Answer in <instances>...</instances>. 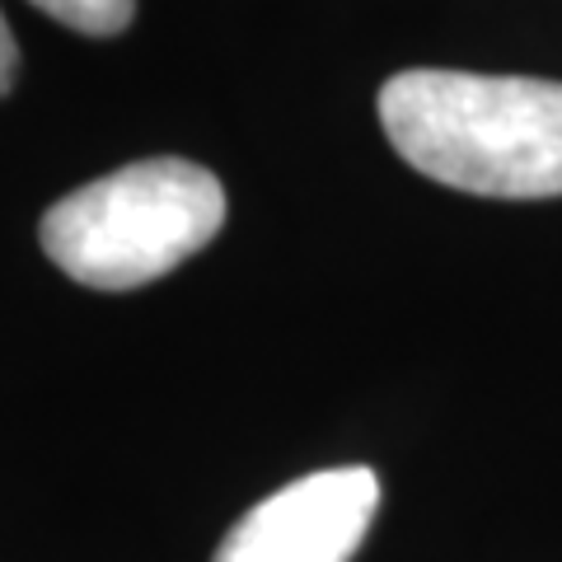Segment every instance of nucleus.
Masks as SVG:
<instances>
[{"label":"nucleus","mask_w":562,"mask_h":562,"mask_svg":"<svg viewBox=\"0 0 562 562\" xmlns=\"http://www.w3.org/2000/svg\"><path fill=\"white\" fill-rule=\"evenodd\" d=\"M380 127L417 173L479 198H562V85L473 70H403Z\"/></svg>","instance_id":"f257e3e1"},{"label":"nucleus","mask_w":562,"mask_h":562,"mask_svg":"<svg viewBox=\"0 0 562 562\" xmlns=\"http://www.w3.org/2000/svg\"><path fill=\"white\" fill-rule=\"evenodd\" d=\"M225 225V188L192 160H136L76 188L43 216V254L94 291H136L206 249Z\"/></svg>","instance_id":"f03ea898"},{"label":"nucleus","mask_w":562,"mask_h":562,"mask_svg":"<svg viewBox=\"0 0 562 562\" xmlns=\"http://www.w3.org/2000/svg\"><path fill=\"white\" fill-rule=\"evenodd\" d=\"M380 506V479L366 464L319 469L258 502L211 562H351Z\"/></svg>","instance_id":"7ed1b4c3"},{"label":"nucleus","mask_w":562,"mask_h":562,"mask_svg":"<svg viewBox=\"0 0 562 562\" xmlns=\"http://www.w3.org/2000/svg\"><path fill=\"white\" fill-rule=\"evenodd\" d=\"M33 5L47 10L66 29L90 33V38H113L136 14V0H33Z\"/></svg>","instance_id":"20e7f679"},{"label":"nucleus","mask_w":562,"mask_h":562,"mask_svg":"<svg viewBox=\"0 0 562 562\" xmlns=\"http://www.w3.org/2000/svg\"><path fill=\"white\" fill-rule=\"evenodd\" d=\"M14 70H20V47H14V33L5 24V14H0V94H10Z\"/></svg>","instance_id":"39448f33"}]
</instances>
